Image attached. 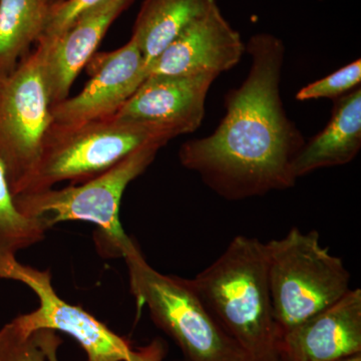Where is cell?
<instances>
[{"label":"cell","mask_w":361,"mask_h":361,"mask_svg":"<svg viewBox=\"0 0 361 361\" xmlns=\"http://www.w3.org/2000/svg\"><path fill=\"white\" fill-rule=\"evenodd\" d=\"M133 0H104L84 14L51 44L37 45L44 52L45 89L51 106L70 97L71 85L92 58L114 21Z\"/></svg>","instance_id":"4fadbf2b"},{"label":"cell","mask_w":361,"mask_h":361,"mask_svg":"<svg viewBox=\"0 0 361 361\" xmlns=\"http://www.w3.org/2000/svg\"><path fill=\"white\" fill-rule=\"evenodd\" d=\"M217 4L216 0H144L133 26L147 66L194 21Z\"/></svg>","instance_id":"9a60e30c"},{"label":"cell","mask_w":361,"mask_h":361,"mask_svg":"<svg viewBox=\"0 0 361 361\" xmlns=\"http://www.w3.org/2000/svg\"><path fill=\"white\" fill-rule=\"evenodd\" d=\"M278 361H285V360H283V358L281 357V356H280V358H279V360H278Z\"/></svg>","instance_id":"cb8c5ba5"},{"label":"cell","mask_w":361,"mask_h":361,"mask_svg":"<svg viewBox=\"0 0 361 361\" xmlns=\"http://www.w3.org/2000/svg\"><path fill=\"white\" fill-rule=\"evenodd\" d=\"M104 0H63L54 4L44 35L37 45L51 44L65 35L84 14L103 4Z\"/></svg>","instance_id":"ffe728a7"},{"label":"cell","mask_w":361,"mask_h":361,"mask_svg":"<svg viewBox=\"0 0 361 361\" xmlns=\"http://www.w3.org/2000/svg\"><path fill=\"white\" fill-rule=\"evenodd\" d=\"M285 361H336L361 353V290L341 300L280 337Z\"/></svg>","instance_id":"7c38bea8"},{"label":"cell","mask_w":361,"mask_h":361,"mask_svg":"<svg viewBox=\"0 0 361 361\" xmlns=\"http://www.w3.org/2000/svg\"><path fill=\"white\" fill-rule=\"evenodd\" d=\"M336 361H361V353H356V355L348 356V357L341 358V360Z\"/></svg>","instance_id":"7402d4cb"},{"label":"cell","mask_w":361,"mask_h":361,"mask_svg":"<svg viewBox=\"0 0 361 361\" xmlns=\"http://www.w3.org/2000/svg\"><path fill=\"white\" fill-rule=\"evenodd\" d=\"M268 279L280 337L334 305L350 290V273L341 258L320 243L319 233L291 228L266 242Z\"/></svg>","instance_id":"5b68a950"},{"label":"cell","mask_w":361,"mask_h":361,"mask_svg":"<svg viewBox=\"0 0 361 361\" xmlns=\"http://www.w3.org/2000/svg\"><path fill=\"white\" fill-rule=\"evenodd\" d=\"M39 47L0 78V161L13 196L23 193L39 165L54 123Z\"/></svg>","instance_id":"52a82bcc"},{"label":"cell","mask_w":361,"mask_h":361,"mask_svg":"<svg viewBox=\"0 0 361 361\" xmlns=\"http://www.w3.org/2000/svg\"><path fill=\"white\" fill-rule=\"evenodd\" d=\"M250 71L225 97L226 114L212 135L179 149L180 165L228 201L283 191L295 185L292 165L304 139L286 115L280 92L285 45L270 33L249 39Z\"/></svg>","instance_id":"6da1fadb"},{"label":"cell","mask_w":361,"mask_h":361,"mask_svg":"<svg viewBox=\"0 0 361 361\" xmlns=\"http://www.w3.org/2000/svg\"><path fill=\"white\" fill-rule=\"evenodd\" d=\"M159 139L171 141L148 126L118 122L113 118L75 123L54 121L45 135L37 170L20 194L49 189L61 182L82 184L103 174L146 142Z\"/></svg>","instance_id":"8992f818"},{"label":"cell","mask_w":361,"mask_h":361,"mask_svg":"<svg viewBox=\"0 0 361 361\" xmlns=\"http://www.w3.org/2000/svg\"><path fill=\"white\" fill-rule=\"evenodd\" d=\"M215 73L149 75L111 118L153 128L173 140L199 129Z\"/></svg>","instance_id":"9c48e42d"},{"label":"cell","mask_w":361,"mask_h":361,"mask_svg":"<svg viewBox=\"0 0 361 361\" xmlns=\"http://www.w3.org/2000/svg\"><path fill=\"white\" fill-rule=\"evenodd\" d=\"M361 148V89L334 99L329 123L308 144H304L292 171L296 179L322 168L350 163Z\"/></svg>","instance_id":"5bb4252c"},{"label":"cell","mask_w":361,"mask_h":361,"mask_svg":"<svg viewBox=\"0 0 361 361\" xmlns=\"http://www.w3.org/2000/svg\"><path fill=\"white\" fill-rule=\"evenodd\" d=\"M318 1H323V0H318Z\"/></svg>","instance_id":"d4e9b609"},{"label":"cell","mask_w":361,"mask_h":361,"mask_svg":"<svg viewBox=\"0 0 361 361\" xmlns=\"http://www.w3.org/2000/svg\"><path fill=\"white\" fill-rule=\"evenodd\" d=\"M51 6V0H0V78L39 44Z\"/></svg>","instance_id":"2e32d148"},{"label":"cell","mask_w":361,"mask_h":361,"mask_svg":"<svg viewBox=\"0 0 361 361\" xmlns=\"http://www.w3.org/2000/svg\"><path fill=\"white\" fill-rule=\"evenodd\" d=\"M189 282L252 361L279 360L280 334L271 301L265 243L243 235L235 237Z\"/></svg>","instance_id":"7a4b0ae2"},{"label":"cell","mask_w":361,"mask_h":361,"mask_svg":"<svg viewBox=\"0 0 361 361\" xmlns=\"http://www.w3.org/2000/svg\"><path fill=\"white\" fill-rule=\"evenodd\" d=\"M123 258L137 305L148 308L156 326L175 341L185 361H252L216 320L189 279L159 272L137 243Z\"/></svg>","instance_id":"277c9868"},{"label":"cell","mask_w":361,"mask_h":361,"mask_svg":"<svg viewBox=\"0 0 361 361\" xmlns=\"http://www.w3.org/2000/svg\"><path fill=\"white\" fill-rule=\"evenodd\" d=\"M0 279L27 286L39 299L35 311L14 318L25 334L39 330L59 331L73 337L84 349L87 361H128L132 344L80 306L66 302L52 285L49 270L23 264L11 256L0 260Z\"/></svg>","instance_id":"ba28073f"},{"label":"cell","mask_w":361,"mask_h":361,"mask_svg":"<svg viewBox=\"0 0 361 361\" xmlns=\"http://www.w3.org/2000/svg\"><path fill=\"white\" fill-rule=\"evenodd\" d=\"M87 66L90 80L82 92L51 106L54 122L75 123L111 118L147 78L144 56L132 37L116 51L94 54Z\"/></svg>","instance_id":"30bf717a"},{"label":"cell","mask_w":361,"mask_h":361,"mask_svg":"<svg viewBox=\"0 0 361 361\" xmlns=\"http://www.w3.org/2000/svg\"><path fill=\"white\" fill-rule=\"evenodd\" d=\"M61 1H63V0H51L52 6H54V4H58V2H61Z\"/></svg>","instance_id":"603a6c76"},{"label":"cell","mask_w":361,"mask_h":361,"mask_svg":"<svg viewBox=\"0 0 361 361\" xmlns=\"http://www.w3.org/2000/svg\"><path fill=\"white\" fill-rule=\"evenodd\" d=\"M167 144L165 140H153L87 182L16 195L14 202L21 213L40 221L47 230L68 221L96 225L99 229L96 243L101 255L123 257L135 242L121 224L123 195Z\"/></svg>","instance_id":"3957f363"},{"label":"cell","mask_w":361,"mask_h":361,"mask_svg":"<svg viewBox=\"0 0 361 361\" xmlns=\"http://www.w3.org/2000/svg\"><path fill=\"white\" fill-rule=\"evenodd\" d=\"M47 231L40 221L18 210L0 161V260L39 243Z\"/></svg>","instance_id":"e0dca14e"},{"label":"cell","mask_w":361,"mask_h":361,"mask_svg":"<svg viewBox=\"0 0 361 361\" xmlns=\"http://www.w3.org/2000/svg\"><path fill=\"white\" fill-rule=\"evenodd\" d=\"M133 1H135V0H133Z\"/></svg>","instance_id":"484cf974"},{"label":"cell","mask_w":361,"mask_h":361,"mask_svg":"<svg viewBox=\"0 0 361 361\" xmlns=\"http://www.w3.org/2000/svg\"><path fill=\"white\" fill-rule=\"evenodd\" d=\"M361 61L360 59L348 66L334 71L329 77L316 80L312 84L302 87L296 94L298 101L310 99H331L348 94L351 90L360 87Z\"/></svg>","instance_id":"ac0fdd59"},{"label":"cell","mask_w":361,"mask_h":361,"mask_svg":"<svg viewBox=\"0 0 361 361\" xmlns=\"http://www.w3.org/2000/svg\"><path fill=\"white\" fill-rule=\"evenodd\" d=\"M40 341L44 346L45 361H59L58 351L61 341L56 332L44 330L40 332ZM168 353V345L161 337L139 348H133L128 361H164Z\"/></svg>","instance_id":"44dd1931"},{"label":"cell","mask_w":361,"mask_h":361,"mask_svg":"<svg viewBox=\"0 0 361 361\" xmlns=\"http://www.w3.org/2000/svg\"><path fill=\"white\" fill-rule=\"evenodd\" d=\"M0 361H45L39 332L25 334L11 322L0 329Z\"/></svg>","instance_id":"d6986e66"},{"label":"cell","mask_w":361,"mask_h":361,"mask_svg":"<svg viewBox=\"0 0 361 361\" xmlns=\"http://www.w3.org/2000/svg\"><path fill=\"white\" fill-rule=\"evenodd\" d=\"M246 52L241 35L216 4L205 16L188 26L148 66L154 75L220 73L238 65Z\"/></svg>","instance_id":"8fae6325"}]
</instances>
